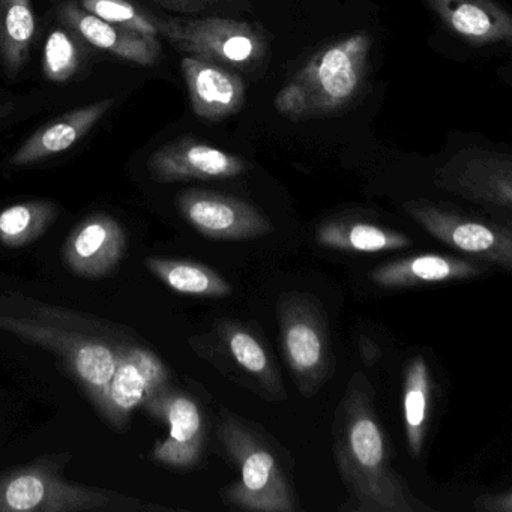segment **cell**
I'll return each instance as SVG.
<instances>
[{
	"label": "cell",
	"mask_w": 512,
	"mask_h": 512,
	"mask_svg": "<svg viewBox=\"0 0 512 512\" xmlns=\"http://www.w3.org/2000/svg\"><path fill=\"white\" fill-rule=\"evenodd\" d=\"M475 506L482 511L493 512H511L512 511V493L505 491L496 496H485L476 499Z\"/></svg>",
	"instance_id": "f1b7e54d"
},
{
	"label": "cell",
	"mask_w": 512,
	"mask_h": 512,
	"mask_svg": "<svg viewBox=\"0 0 512 512\" xmlns=\"http://www.w3.org/2000/svg\"><path fill=\"white\" fill-rule=\"evenodd\" d=\"M215 340L226 361L259 386L260 391L271 397L283 395L277 368L254 332L232 320H221L215 328Z\"/></svg>",
	"instance_id": "ffe728a7"
},
{
	"label": "cell",
	"mask_w": 512,
	"mask_h": 512,
	"mask_svg": "<svg viewBox=\"0 0 512 512\" xmlns=\"http://www.w3.org/2000/svg\"><path fill=\"white\" fill-rule=\"evenodd\" d=\"M179 211L200 235L214 241H248L272 232L271 221L256 206L214 191L179 194Z\"/></svg>",
	"instance_id": "9c48e42d"
},
{
	"label": "cell",
	"mask_w": 512,
	"mask_h": 512,
	"mask_svg": "<svg viewBox=\"0 0 512 512\" xmlns=\"http://www.w3.org/2000/svg\"><path fill=\"white\" fill-rule=\"evenodd\" d=\"M148 166L155 181L166 184L193 179H232L247 172V163L239 155L188 137L157 149Z\"/></svg>",
	"instance_id": "4fadbf2b"
},
{
	"label": "cell",
	"mask_w": 512,
	"mask_h": 512,
	"mask_svg": "<svg viewBox=\"0 0 512 512\" xmlns=\"http://www.w3.org/2000/svg\"><path fill=\"white\" fill-rule=\"evenodd\" d=\"M145 265L167 287L184 295L226 298L232 293L229 281L224 280L217 271L203 263L167 257H148Z\"/></svg>",
	"instance_id": "7402d4cb"
},
{
	"label": "cell",
	"mask_w": 512,
	"mask_h": 512,
	"mask_svg": "<svg viewBox=\"0 0 512 512\" xmlns=\"http://www.w3.org/2000/svg\"><path fill=\"white\" fill-rule=\"evenodd\" d=\"M359 352H361V358L365 365H373L379 361V346L370 338L361 337V340H359Z\"/></svg>",
	"instance_id": "f546056e"
},
{
	"label": "cell",
	"mask_w": 512,
	"mask_h": 512,
	"mask_svg": "<svg viewBox=\"0 0 512 512\" xmlns=\"http://www.w3.org/2000/svg\"><path fill=\"white\" fill-rule=\"evenodd\" d=\"M80 7L112 25L128 31L158 37L155 17L149 16L128 0H80Z\"/></svg>",
	"instance_id": "4316f807"
},
{
	"label": "cell",
	"mask_w": 512,
	"mask_h": 512,
	"mask_svg": "<svg viewBox=\"0 0 512 512\" xmlns=\"http://www.w3.org/2000/svg\"><path fill=\"white\" fill-rule=\"evenodd\" d=\"M317 244L347 253H382L412 245L409 236L388 227L362 221L332 220L317 230Z\"/></svg>",
	"instance_id": "44dd1931"
},
{
	"label": "cell",
	"mask_w": 512,
	"mask_h": 512,
	"mask_svg": "<svg viewBox=\"0 0 512 512\" xmlns=\"http://www.w3.org/2000/svg\"><path fill=\"white\" fill-rule=\"evenodd\" d=\"M115 104V98L80 107L65 113L32 134L10 158L13 166H31L73 148L83 139Z\"/></svg>",
	"instance_id": "e0dca14e"
},
{
	"label": "cell",
	"mask_w": 512,
	"mask_h": 512,
	"mask_svg": "<svg viewBox=\"0 0 512 512\" xmlns=\"http://www.w3.org/2000/svg\"><path fill=\"white\" fill-rule=\"evenodd\" d=\"M82 62V52L73 35L65 29H56L47 37L44 46L43 71L47 80L68 82L76 76Z\"/></svg>",
	"instance_id": "484cf974"
},
{
	"label": "cell",
	"mask_w": 512,
	"mask_h": 512,
	"mask_svg": "<svg viewBox=\"0 0 512 512\" xmlns=\"http://www.w3.org/2000/svg\"><path fill=\"white\" fill-rule=\"evenodd\" d=\"M181 68L191 107L200 119L223 121L244 106L247 88L232 68L188 55L182 59Z\"/></svg>",
	"instance_id": "5bb4252c"
},
{
	"label": "cell",
	"mask_w": 512,
	"mask_h": 512,
	"mask_svg": "<svg viewBox=\"0 0 512 512\" xmlns=\"http://www.w3.org/2000/svg\"><path fill=\"white\" fill-rule=\"evenodd\" d=\"M158 37L166 38L179 52L208 59L232 70L259 67L268 53V43L259 28L239 20L155 19Z\"/></svg>",
	"instance_id": "52a82bcc"
},
{
	"label": "cell",
	"mask_w": 512,
	"mask_h": 512,
	"mask_svg": "<svg viewBox=\"0 0 512 512\" xmlns=\"http://www.w3.org/2000/svg\"><path fill=\"white\" fill-rule=\"evenodd\" d=\"M218 437L239 470V479L224 491V502L245 511H296L286 473L274 452L248 425L235 416H223Z\"/></svg>",
	"instance_id": "3957f363"
},
{
	"label": "cell",
	"mask_w": 512,
	"mask_h": 512,
	"mask_svg": "<svg viewBox=\"0 0 512 512\" xmlns=\"http://www.w3.org/2000/svg\"><path fill=\"white\" fill-rule=\"evenodd\" d=\"M169 386V371L151 350L121 344L101 415L122 430L131 413Z\"/></svg>",
	"instance_id": "30bf717a"
},
{
	"label": "cell",
	"mask_w": 512,
	"mask_h": 512,
	"mask_svg": "<svg viewBox=\"0 0 512 512\" xmlns=\"http://www.w3.org/2000/svg\"><path fill=\"white\" fill-rule=\"evenodd\" d=\"M373 392L364 374L356 373L335 422V458L355 503L352 509L433 511L412 496L406 481L392 467L389 445L374 412Z\"/></svg>",
	"instance_id": "6da1fadb"
},
{
	"label": "cell",
	"mask_w": 512,
	"mask_h": 512,
	"mask_svg": "<svg viewBox=\"0 0 512 512\" xmlns=\"http://www.w3.org/2000/svg\"><path fill=\"white\" fill-rule=\"evenodd\" d=\"M142 407L169 425V437L157 443L152 452L155 461L178 469L196 466L205 446V424L199 404L190 395L167 386Z\"/></svg>",
	"instance_id": "8fae6325"
},
{
	"label": "cell",
	"mask_w": 512,
	"mask_h": 512,
	"mask_svg": "<svg viewBox=\"0 0 512 512\" xmlns=\"http://www.w3.org/2000/svg\"><path fill=\"white\" fill-rule=\"evenodd\" d=\"M61 463L40 461L0 475V512H82L140 509L137 499L68 482Z\"/></svg>",
	"instance_id": "277c9868"
},
{
	"label": "cell",
	"mask_w": 512,
	"mask_h": 512,
	"mask_svg": "<svg viewBox=\"0 0 512 512\" xmlns=\"http://www.w3.org/2000/svg\"><path fill=\"white\" fill-rule=\"evenodd\" d=\"M430 401V368L422 356H415L407 364L403 385L404 428L413 458H418L424 448L430 418Z\"/></svg>",
	"instance_id": "603a6c76"
},
{
	"label": "cell",
	"mask_w": 512,
	"mask_h": 512,
	"mask_svg": "<svg viewBox=\"0 0 512 512\" xmlns=\"http://www.w3.org/2000/svg\"><path fill=\"white\" fill-rule=\"evenodd\" d=\"M35 29L31 0H0V62L8 73H19L29 61Z\"/></svg>",
	"instance_id": "cb8c5ba5"
},
{
	"label": "cell",
	"mask_w": 512,
	"mask_h": 512,
	"mask_svg": "<svg viewBox=\"0 0 512 512\" xmlns=\"http://www.w3.org/2000/svg\"><path fill=\"white\" fill-rule=\"evenodd\" d=\"M484 271L479 263L457 256L419 254L394 260L374 269L371 280L386 289L422 286L443 281L466 280Z\"/></svg>",
	"instance_id": "d6986e66"
},
{
	"label": "cell",
	"mask_w": 512,
	"mask_h": 512,
	"mask_svg": "<svg viewBox=\"0 0 512 512\" xmlns=\"http://www.w3.org/2000/svg\"><path fill=\"white\" fill-rule=\"evenodd\" d=\"M62 22L86 43L124 61L152 67L161 56L160 38L112 25L68 0L59 8Z\"/></svg>",
	"instance_id": "2e32d148"
},
{
	"label": "cell",
	"mask_w": 512,
	"mask_h": 512,
	"mask_svg": "<svg viewBox=\"0 0 512 512\" xmlns=\"http://www.w3.org/2000/svg\"><path fill=\"white\" fill-rule=\"evenodd\" d=\"M281 347L295 385L304 397L316 394L328 379L332 352L328 325L319 302L305 293L278 299Z\"/></svg>",
	"instance_id": "8992f818"
},
{
	"label": "cell",
	"mask_w": 512,
	"mask_h": 512,
	"mask_svg": "<svg viewBox=\"0 0 512 512\" xmlns=\"http://www.w3.org/2000/svg\"><path fill=\"white\" fill-rule=\"evenodd\" d=\"M428 7L463 40L478 46L509 43L512 19L493 0H427Z\"/></svg>",
	"instance_id": "ac0fdd59"
},
{
	"label": "cell",
	"mask_w": 512,
	"mask_h": 512,
	"mask_svg": "<svg viewBox=\"0 0 512 512\" xmlns=\"http://www.w3.org/2000/svg\"><path fill=\"white\" fill-rule=\"evenodd\" d=\"M164 10L178 14H199L211 8L236 5L239 0H152Z\"/></svg>",
	"instance_id": "83f0119b"
},
{
	"label": "cell",
	"mask_w": 512,
	"mask_h": 512,
	"mask_svg": "<svg viewBox=\"0 0 512 512\" xmlns=\"http://www.w3.org/2000/svg\"><path fill=\"white\" fill-rule=\"evenodd\" d=\"M127 248L121 224L107 214L85 218L68 236L64 259L68 268L85 278H98L116 268Z\"/></svg>",
	"instance_id": "9a60e30c"
},
{
	"label": "cell",
	"mask_w": 512,
	"mask_h": 512,
	"mask_svg": "<svg viewBox=\"0 0 512 512\" xmlns=\"http://www.w3.org/2000/svg\"><path fill=\"white\" fill-rule=\"evenodd\" d=\"M0 329L61 356L101 413L121 344L113 346L44 320L10 314H0Z\"/></svg>",
	"instance_id": "5b68a950"
},
{
	"label": "cell",
	"mask_w": 512,
	"mask_h": 512,
	"mask_svg": "<svg viewBox=\"0 0 512 512\" xmlns=\"http://www.w3.org/2000/svg\"><path fill=\"white\" fill-rule=\"evenodd\" d=\"M404 211L448 247L506 271L512 269V232L509 227L467 217L430 200L404 203Z\"/></svg>",
	"instance_id": "ba28073f"
},
{
	"label": "cell",
	"mask_w": 512,
	"mask_h": 512,
	"mask_svg": "<svg viewBox=\"0 0 512 512\" xmlns=\"http://www.w3.org/2000/svg\"><path fill=\"white\" fill-rule=\"evenodd\" d=\"M437 185L472 202L511 209V158L487 151L461 152L439 170Z\"/></svg>",
	"instance_id": "7c38bea8"
},
{
	"label": "cell",
	"mask_w": 512,
	"mask_h": 512,
	"mask_svg": "<svg viewBox=\"0 0 512 512\" xmlns=\"http://www.w3.org/2000/svg\"><path fill=\"white\" fill-rule=\"evenodd\" d=\"M56 217L58 208L44 200L10 206L0 211V244L10 248L25 247L41 238Z\"/></svg>",
	"instance_id": "d4e9b609"
},
{
	"label": "cell",
	"mask_w": 512,
	"mask_h": 512,
	"mask_svg": "<svg viewBox=\"0 0 512 512\" xmlns=\"http://www.w3.org/2000/svg\"><path fill=\"white\" fill-rule=\"evenodd\" d=\"M373 38L347 35L317 52L274 100L280 115L293 121L329 115L352 103L367 74Z\"/></svg>",
	"instance_id": "7a4b0ae2"
}]
</instances>
